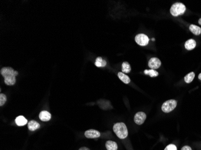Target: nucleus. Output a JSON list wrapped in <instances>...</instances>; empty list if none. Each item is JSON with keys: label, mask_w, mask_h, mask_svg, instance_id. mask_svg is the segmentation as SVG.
Listing matches in <instances>:
<instances>
[{"label": "nucleus", "mask_w": 201, "mask_h": 150, "mask_svg": "<svg viewBox=\"0 0 201 150\" xmlns=\"http://www.w3.org/2000/svg\"><path fill=\"white\" fill-rule=\"evenodd\" d=\"M186 10L184 4L181 3H176L172 6L170 12L172 16L175 17L183 15Z\"/></svg>", "instance_id": "7ed1b4c3"}, {"label": "nucleus", "mask_w": 201, "mask_h": 150, "mask_svg": "<svg viewBox=\"0 0 201 150\" xmlns=\"http://www.w3.org/2000/svg\"><path fill=\"white\" fill-rule=\"evenodd\" d=\"M105 146L107 150H118L117 143L112 140H108L105 143Z\"/></svg>", "instance_id": "4468645a"}, {"label": "nucleus", "mask_w": 201, "mask_h": 150, "mask_svg": "<svg viewBox=\"0 0 201 150\" xmlns=\"http://www.w3.org/2000/svg\"><path fill=\"white\" fill-rule=\"evenodd\" d=\"M198 23H199L200 25H201V18L199 19V21H198Z\"/></svg>", "instance_id": "393cba45"}, {"label": "nucleus", "mask_w": 201, "mask_h": 150, "mask_svg": "<svg viewBox=\"0 0 201 150\" xmlns=\"http://www.w3.org/2000/svg\"><path fill=\"white\" fill-rule=\"evenodd\" d=\"M15 122H16V124L18 126H25V124H27L28 121H27V119L24 116H19L16 117V118L15 119Z\"/></svg>", "instance_id": "ddd939ff"}, {"label": "nucleus", "mask_w": 201, "mask_h": 150, "mask_svg": "<svg viewBox=\"0 0 201 150\" xmlns=\"http://www.w3.org/2000/svg\"><path fill=\"white\" fill-rule=\"evenodd\" d=\"M118 78L125 84L129 83L131 81L130 78L127 75H126L122 72H119L118 74Z\"/></svg>", "instance_id": "2eb2a0df"}, {"label": "nucleus", "mask_w": 201, "mask_h": 150, "mask_svg": "<svg viewBox=\"0 0 201 150\" xmlns=\"http://www.w3.org/2000/svg\"><path fill=\"white\" fill-rule=\"evenodd\" d=\"M113 131L117 136L121 139H125L128 136V129L124 123H116L113 126Z\"/></svg>", "instance_id": "f03ea898"}, {"label": "nucleus", "mask_w": 201, "mask_h": 150, "mask_svg": "<svg viewBox=\"0 0 201 150\" xmlns=\"http://www.w3.org/2000/svg\"><path fill=\"white\" fill-rule=\"evenodd\" d=\"M28 128L30 131H35L40 128V124L35 120H32L28 123Z\"/></svg>", "instance_id": "9d476101"}, {"label": "nucleus", "mask_w": 201, "mask_h": 150, "mask_svg": "<svg viewBox=\"0 0 201 150\" xmlns=\"http://www.w3.org/2000/svg\"><path fill=\"white\" fill-rule=\"evenodd\" d=\"M144 73L145 75H148L151 77H156L158 75V73L154 70V69H151V70H145L144 71Z\"/></svg>", "instance_id": "6ab92c4d"}, {"label": "nucleus", "mask_w": 201, "mask_h": 150, "mask_svg": "<svg viewBox=\"0 0 201 150\" xmlns=\"http://www.w3.org/2000/svg\"><path fill=\"white\" fill-rule=\"evenodd\" d=\"M147 118V115L145 112H138L136 113L134 116V122L138 125H141L144 123L145 119Z\"/></svg>", "instance_id": "423d86ee"}, {"label": "nucleus", "mask_w": 201, "mask_h": 150, "mask_svg": "<svg viewBox=\"0 0 201 150\" xmlns=\"http://www.w3.org/2000/svg\"><path fill=\"white\" fill-rule=\"evenodd\" d=\"M161 63L158 58H152L148 63V66L151 69H157L161 66Z\"/></svg>", "instance_id": "0eeeda50"}, {"label": "nucleus", "mask_w": 201, "mask_h": 150, "mask_svg": "<svg viewBox=\"0 0 201 150\" xmlns=\"http://www.w3.org/2000/svg\"><path fill=\"white\" fill-rule=\"evenodd\" d=\"M1 74L4 78V82L7 85H13L16 83V76L18 72L12 67H3L1 69Z\"/></svg>", "instance_id": "f257e3e1"}, {"label": "nucleus", "mask_w": 201, "mask_h": 150, "mask_svg": "<svg viewBox=\"0 0 201 150\" xmlns=\"http://www.w3.org/2000/svg\"><path fill=\"white\" fill-rule=\"evenodd\" d=\"M152 41H154V40H155V39H152Z\"/></svg>", "instance_id": "a878e982"}, {"label": "nucleus", "mask_w": 201, "mask_h": 150, "mask_svg": "<svg viewBox=\"0 0 201 150\" xmlns=\"http://www.w3.org/2000/svg\"><path fill=\"white\" fill-rule=\"evenodd\" d=\"M198 78L200 79V80H201V73L199 75V76H198Z\"/></svg>", "instance_id": "b1692460"}, {"label": "nucleus", "mask_w": 201, "mask_h": 150, "mask_svg": "<svg viewBox=\"0 0 201 150\" xmlns=\"http://www.w3.org/2000/svg\"><path fill=\"white\" fill-rule=\"evenodd\" d=\"M135 41L138 45L145 46L148 45L149 39L147 35L144 34H139L135 36Z\"/></svg>", "instance_id": "39448f33"}, {"label": "nucleus", "mask_w": 201, "mask_h": 150, "mask_svg": "<svg viewBox=\"0 0 201 150\" xmlns=\"http://www.w3.org/2000/svg\"><path fill=\"white\" fill-rule=\"evenodd\" d=\"M39 118L42 121H48L51 118V115L48 111L43 110L40 112L39 114Z\"/></svg>", "instance_id": "1a4fd4ad"}, {"label": "nucleus", "mask_w": 201, "mask_h": 150, "mask_svg": "<svg viewBox=\"0 0 201 150\" xmlns=\"http://www.w3.org/2000/svg\"><path fill=\"white\" fill-rule=\"evenodd\" d=\"M106 61L105 60L103 59L101 57L99 56L96 59V61H95V66L98 67H103L106 66Z\"/></svg>", "instance_id": "dca6fc26"}, {"label": "nucleus", "mask_w": 201, "mask_h": 150, "mask_svg": "<svg viewBox=\"0 0 201 150\" xmlns=\"http://www.w3.org/2000/svg\"><path fill=\"white\" fill-rule=\"evenodd\" d=\"M85 136L87 138L89 139H94V138H98L101 136V133L99 132L96 130L91 129L85 131L84 133Z\"/></svg>", "instance_id": "6e6552de"}, {"label": "nucleus", "mask_w": 201, "mask_h": 150, "mask_svg": "<svg viewBox=\"0 0 201 150\" xmlns=\"http://www.w3.org/2000/svg\"><path fill=\"white\" fill-rule=\"evenodd\" d=\"M131 66L128 62H124L122 65V73H128L131 72Z\"/></svg>", "instance_id": "f3484780"}, {"label": "nucleus", "mask_w": 201, "mask_h": 150, "mask_svg": "<svg viewBox=\"0 0 201 150\" xmlns=\"http://www.w3.org/2000/svg\"><path fill=\"white\" fill-rule=\"evenodd\" d=\"M164 150H177V148L174 144H170L166 147Z\"/></svg>", "instance_id": "412c9836"}, {"label": "nucleus", "mask_w": 201, "mask_h": 150, "mask_svg": "<svg viewBox=\"0 0 201 150\" xmlns=\"http://www.w3.org/2000/svg\"><path fill=\"white\" fill-rule=\"evenodd\" d=\"M194 76H195L194 73L190 72L184 77V80L187 83H189L193 81V79L194 78Z\"/></svg>", "instance_id": "a211bd4d"}, {"label": "nucleus", "mask_w": 201, "mask_h": 150, "mask_svg": "<svg viewBox=\"0 0 201 150\" xmlns=\"http://www.w3.org/2000/svg\"><path fill=\"white\" fill-rule=\"evenodd\" d=\"M181 150H192L189 146H184L182 148Z\"/></svg>", "instance_id": "4be33fe9"}, {"label": "nucleus", "mask_w": 201, "mask_h": 150, "mask_svg": "<svg viewBox=\"0 0 201 150\" xmlns=\"http://www.w3.org/2000/svg\"><path fill=\"white\" fill-rule=\"evenodd\" d=\"M79 150H91V149L87 147H81V148L79 149Z\"/></svg>", "instance_id": "5701e85b"}, {"label": "nucleus", "mask_w": 201, "mask_h": 150, "mask_svg": "<svg viewBox=\"0 0 201 150\" xmlns=\"http://www.w3.org/2000/svg\"><path fill=\"white\" fill-rule=\"evenodd\" d=\"M190 31L196 36H199L201 34V28L195 25H190L189 26Z\"/></svg>", "instance_id": "f8f14e48"}, {"label": "nucleus", "mask_w": 201, "mask_h": 150, "mask_svg": "<svg viewBox=\"0 0 201 150\" xmlns=\"http://www.w3.org/2000/svg\"><path fill=\"white\" fill-rule=\"evenodd\" d=\"M177 106V102L175 100H169L163 104L161 109L164 113H169L174 110Z\"/></svg>", "instance_id": "20e7f679"}, {"label": "nucleus", "mask_w": 201, "mask_h": 150, "mask_svg": "<svg viewBox=\"0 0 201 150\" xmlns=\"http://www.w3.org/2000/svg\"><path fill=\"white\" fill-rule=\"evenodd\" d=\"M196 46V42L193 39H189L185 43V48L188 50L193 49Z\"/></svg>", "instance_id": "9b49d317"}, {"label": "nucleus", "mask_w": 201, "mask_h": 150, "mask_svg": "<svg viewBox=\"0 0 201 150\" xmlns=\"http://www.w3.org/2000/svg\"><path fill=\"white\" fill-rule=\"evenodd\" d=\"M7 101V97L5 94L1 93L0 94V106H3Z\"/></svg>", "instance_id": "aec40b11"}]
</instances>
